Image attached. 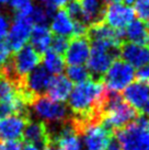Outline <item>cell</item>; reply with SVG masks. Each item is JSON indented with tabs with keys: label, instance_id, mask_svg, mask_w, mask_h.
<instances>
[{
	"label": "cell",
	"instance_id": "obj_24",
	"mask_svg": "<svg viewBox=\"0 0 149 150\" xmlns=\"http://www.w3.org/2000/svg\"><path fill=\"white\" fill-rule=\"evenodd\" d=\"M62 8L65 9V11L67 12V14L74 20V22H82V23H84L82 8H81V4H80V1H79V0H70V1L67 2ZM84 24H86V23H84Z\"/></svg>",
	"mask_w": 149,
	"mask_h": 150
},
{
	"label": "cell",
	"instance_id": "obj_6",
	"mask_svg": "<svg viewBox=\"0 0 149 150\" xmlns=\"http://www.w3.org/2000/svg\"><path fill=\"white\" fill-rule=\"evenodd\" d=\"M116 138L122 150H149V129L139 126L135 121L117 130Z\"/></svg>",
	"mask_w": 149,
	"mask_h": 150
},
{
	"label": "cell",
	"instance_id": "obj_8",
	"mask_svg": "<svg viewBox=\"0 0 149 150\" xmlns=\"http://www.w3.org/2000/svg\"><path fill=\"white\" fill-rule=\"evenodd\" d=\"M33 22L30 17H16L7 34V44L13 52L21 50L29 41Z\"/></svg>",
	"mask_w": 149,
	"mask_h": 150
},
{
	"label": "cell",
	"instance_id": "obj_10",
	"mask_svg": "<svg viewBox=\"0 0 149 150\" xmlns=\"http://www.w3.org/2000/svg\"><path fill=\"white\" fill-rule=\"evenodd\" d=\"M91 44L87 35L71 36L65 52V63L71 65H84L90 54Z\"/></svg>",
	"mask_w": 149,
	"mask_h": 150
},
{
	"label": "cell",
	"instance_id": "obj_17",
	"mask_svg": "<svg viewBox=\"0 0 149 150\" xmlns=\"http://www.w3.org/2000/svg\"><path fill=\"white\" fill-rule=\"evenodd\" d=\"M82 8L83 20L89 26L94 23L103 22L106 6L102 0H79Z\"/></svg>",
	"mask_w": 149,
	"mask_h": 150
},
{
	"label": "cell",
	"instance_id": "obj_16",
	"mask_svg": "<svg viewBox=\"0 0 149 150\" xmlns=\"http://www.w3.org/2000/svg\"><path fill=\"white\" fill-rule=\"evenodd\" d=\"M124 40L139 45H149V24L134 19L124 29Z\"/></svg>",
	"mask_w": 149,
	"mask_h": 150
},
{
	"label": "cell",
	"instance_id": "obj_30",
	"mask_svg": "<svg viewBox=\"0 0 149 150\" xmlns=\"http://www.w3.org/2000/svg\"><path fill=\"white\" fill-rule=\"evenodd\" d=\"M9 25H10V21L7 18V16L0 13V40H2L7 36L9 28H10Z\"/></svg>",
	"mask_w": 149,
	"mask_h": 150
},
{
	"label": "cell",
	"instance_id": "obj_25",
	"mask_svg": "<svg viewBox=\"0 0 149 150\" xmlns=\"http://www.w3.org/2000/svg\"><path fill=\"white\" fill-rule=\"evenodd\" d=\"M133 9L139 20L149 24V0H136Z\"/></svg>",
	"mask_w": 149,
	"mask_h": 150
},
{
	"label": "cell",
	"instance_id": "obj_23",
	"mask_svg": "<svg viewBox=\"0 0 149 150\" xmlns=\"http://www.w3.org/2000/svg\"><path fill=\"white\" fill-rule=\"evenodd\" d=\"M18 94V89L6 77L0 75V101L10 100Z\"/></svg>",
	"mask_w": 149,
	"mask_h": 150
},
{
	"label": "cell",
	"instance_id": "obj_9",
	"mask_svg": "<svg viewBox=\"0 0 149 150\" xmlns=\"http://www.w3.org/2000/svg\"><path fill=\"white\" fill-rule=\"evenodd\" d=\"M135 19L134 9L126 4H112L105 8L103 22L115 30H124Z\"/></svg>",
	"mask_w": 149,
	"mask_h": 150
},
{
	"label": "cell",
	"instance_id": "obj_21",
	"mask_svg": "<svg viewBox=\"0 0 149 150\" xmlns=\"http://www.w3.org/2000/svg\"><path fill=\"white\" fill-rule=\"evenodd\" d=\"M67 78L70 80L71 82H76V83H80L83 82L87 79L90 78V74L88 71L87 67L83 65H71L68 66L66 70Z\"/></svg>",
	"mask_w": 149,
	"mask_h": 150
},
{
	"label": "cell",
	"instance_id": "obj_5",
	"mask_svg": "<svg viewBox=\"0 0 149 150\" xmlns=\"http://www.w3.org/2000/svg\"><path fill=\"white\" fill-rule=\"evenodd\" d=\"M87 38L90 41V44H95L120 50L121 44L124 41V30H115L109 26L104 22L94 23L88 26Z\"/></svg>",
	"mask_w": 149,
	"mask_h": 150
},
{
	"label": "cell",
	"instance_id": "obj_31",
	"mask_svg": "<svg viewBox=\"0 0 149 150\" xmlns=\"http://www.w3.org/2000/svg\"><path fill=\"white\" fill-rule=\"evenodd\" d=\"M136 77L138 80L149 84V64L144 66L143 68H139L138 72L136 74Z\"/></svg>",
	"mask_w": 149,
	"mask_h": 150
},
{
	"label": "cell",
	"instance_id": "obj_19",
	"mask_svg": "<svg viewBox=\"0 0 149 150\" xmlns=\"http://www.w3.org/2000/svg\"><path fill=\"white\" fill-rule=\"evenodd\" d=\"M30 38H31L32 47L38 54H44L46 50H50L53 36H52V31L47 28V25L36 24L34 28H32Z\"/></svg>",
	"mask_w": 149,
	"mask_h": 150
},
{
	"label": "cell",
	"instance_id": "obj_28",
	"mask_svg": "<svg viewBox=\"0 0 149 150\" xmlns=\"http://www.w3.org/2000/svg\"><path fill=\"white\" fill-rule=\"evenodd\" d=\"M10 55H11V50L9 48L7 42L0 40V68L8 62Z\"/></svg>",
	"mask_w": 149,
	"mask_h": 150
},
{
	"label": "cell",
	"instance_id": "obj_13",
	"mask_svg": "<svg viewBox=\"0 0 149 150\" xmlns=\"http://www.w3.org/2000/svg\"><path fill=\"white\" fill-rule=\"evenodd\" d=\"M22 139H24L26 144H31L42 150H46L50 144V135L46 124L43 121L30 120L24 127Z\"/></svg>",
	"mask_w": 149,
	"mask_h": 150
},
{
	"label": "cell",
	"instance_id": "obj_29",
	"mask_svg": "<svg viewBox=\"0 0 149 150\" xmlns=\"http://www.w3.org/2000/svg\"><path fill=\"white\" fill-rule=\"evenodd\" d=\"M22 144L20 140H6L0 142V150H21Z\"/></svg>",
	"mask_w": 149,
	"mask_h": 150
},
{
	"label": "cell",
	"instance_id": "obj_3",
	"mask_svg": "<svg viewBox=\"0 0 149 150\" xmlns=\"http://www.w3.org/2000/svg\"><path fill=\"white\" fill-rule=\"evenodd\" d=\"M135 77L136 74L134 67L124 62L123 59L116 58L103 76L102 83L108 90L121 92L129 83H132Z\"/></svg>",
	"mask_w": 149,
	"mask_h": 150
},
{
	"label": "cell",
	"instance_id": "obj_33",
	"mask_svg": "<svg viewBox=\"0 0 149 150\" xmlns=\"http://www.w3.org/2000/svg\"><path fill=\"white\" fill-rule=\"evenodd\" d=\"M139 112H140L143 115H146V116L149 117V99L145 102V104L143 105V108H140Z\"/></svg>",
	"mask_w": 149,
	"mask_h": 150
},
{
	"label": "cell",
	"instance_id": "obj_27",
	"mask_svg": "<svg viewBox=\"0 0 149 150\" xmlns=\"http://www.w3.org/2000/svg\"><path fill=\"white\" fill-rule=\"evenodd\" d=\"M68 43L69 40L67 38V36H62V35H56L55 38H52L50 42V50H54L55 53H57L59 55H64L66 52L67 47H68Z\"/></svg>",
	"mask_w": 149,
	"mask_h": 150
},
{
	"label": "cell",
	"instance_id": "obj_35",
	"mask_svg": "<svg viewBox=\"0 0 149 150\" xmlns=\"http://www.w3.org/2000/svg\"><path fill=\"white\" fill-rule=\"evenodd\" d=\"M102 1L104 2L105 6H106V4L109 6V4H117V2H121L122 0H102Z\"/></svg>",
	"mask_w": 149,
	"mask_h": 150
},
{
	"label": "cell",
	"instance_id": "obj_14",
	"mask_svg": "<svg viewBox=\"0 0 149 150\" xmlns=\"http://www.w3.org/2000/svg\"><path fill=\"white\" fill-rule=\"evenodd\" d=\"M122 96L126 102L138 112L149 99V84L140 80L133 81L125 88L124 93Z\"/></svg>",
	"mask_w": 149,
	"mask_h": 150
},
{
	"label": "cell",
	"instance_id": "obj_18",
	"mask_svg": "<svg viewBox=\"0 0 149 150\" xmlns=\"http://www.w3.org/2000/svg\"><path fill=\"white\" fill-rule=\"evenodd\" d=\"M50 22V31L56 35L62 36H72L74 30V22L65 9L62 8L54 13Z\"/></svg>",
	"mask_w": 149,
	"mask_h": 150
},
{
	"label": "cell",
	"instance_id": "obj_7",
	"mask_svg": "<svg viewBox=\"0 0 149 150\" xmlns=\"http://www.w3.org/2000/svg\"><path fill=\"white\" fill-rule=\"evenodd\" d=\"M114 133L108 128L102 122L86 126L80 134V138L87 150H103Z\"/></svg>",
	"mask_w": 149,
	"mask_h": 150
},
{
	"label": "cell",
	"instance_id": "obj_1",
	"mask_svg": "<svg viewBox=\"0 0 149 150\" xmlns=\"http://www.w3.org/2000/svg\"><path fill=\"white\" fill-rule=\"evenodd\" d=\"M102 123L115 134L136 120L138 112L126 102L120 92L111 91L105 88L101 102Z\"/></svg>",
	"mask_w": 149,
	"mask_h": 150
},
{
	"label": "cell",
	"instance_id": "obj_11",
	"mask_svg": "<svg viewBox=\"0 0 149 150\" xmlns=\"http://www.w3.org/2000/svg\"><path fill=\"white\" fill-rule=\"evenodd\" d=\"M118 56L134 68H143L149 64V45H139L132 42H123Z\"/></svg>",
	"mask_w": 149,
	"mask_h": 150
},
{
	"label": "cell",
	"instance_id": "obj_36",
	"mask_svg": "<svg viewBox=\"0 0 149 150\" xmlns=\"http://www.w3.org/2000/svg\"><path fill=\"white\" fill-rule=\"evenodd\" d=\"M7 2H9V0H0V4H7Z\"/></svg>",
	"mask_w": 149,
	"mask_h": 150
},
{
	"label": "cell",
	"instance_id": "obj_22",
	"mask_svg": "<svg viewBox=\"0 0 149 150\" xmlns=\"http://www.w3.org/2000/svg\"><path fill=\"white\" fill-rule=\"evenodd\" d=\"M10 7L14 12V17H29L32 10V0H9Z\"/></svg>",
	"mask_w": 149,
	"mask_h": 150
},
{
	"label": "cell",
	"instance_id": "obj_12",
	"mask_svg": "<svg viewBox=\"0 0 149 150\" xmlns=\"http://www.w3.org/2000/svg\"><path fill=\"white\" fill-rule=\"evenodd\" d=\"M31 118L22 115H9L0 118V140H20L25 125Z\"/></svg>",
	"mask_w": 149,
	"mask_h": 150
},
{
	"label": "cell",
	"instance_id": "obj_2",
	"mask_svg": "<svg viewBox=\"0 0 149 150\" xmlns=\"http://www.w3.org/2000/svg\"><path fill=\"white\" fill-rule=\"evenodd\" d=\"M30 108L33 110L36 116L42 118L46 125L62 123L71 116L68 106L62 102L52 100L45 94L35 98Z\"/></svg>",
	"mask_w": 149,
	"mask_h": 150
},
{
	"label": "cell",
	"instance_id": "obj_34",
	"mask_svg": "<svg viewBox=\"0 0 149 150\" xmlns=\"http://www.w3.org/2000/svg\"><path fill=\"white\" fill-rule=\"evenodd\" d=\"M21 150H42V149L37 148V147L34 146V145H31V144H25L24 146L21 148Z\"/></svg>",
	"mask_w": 149,
	"mask_h": 150
},
{
	"label": "cell",
	"instance_id": "obj_4",
	"mask_svg": "<svg viewBox=\"0 0 149 150\" xmlns=\"http://www.w3.org/2000/svg\"><path fill=\"white\" fill-rule=\"evenodd\" d=\"M117 56H118L117 50H111L103 46L92 44L90 54L86 63L87 69L90 74V78L101 81L112 63L117 58Z\"/></svg>",
	"mask_w": 149,
	"mask_h": 150
},
{
	"label": "cell",
	"instance_id": "obj_32",
	"mask_svg": "<svg viewBox=\"0 0 149 150\" xmlns=\"http://www.w3.org/2000/svg\"><path fill=\"white\" fill-rule=\"evenodd\" d=\"M103 150H122L121 144H120V142H118V139L115 137V135L111 138V140L109 142L108 146L105 147Z\"/></svg>",
	"mask_w": 149,
	"mask_h": 150
},
{
	"label": "cell",
	"instance_id": "obj_15",
	"mask_svg": "<svg viewBox=\"0 0 149 150\" xmlns=\"http://www.w3.org/2000/svg\"><path fill=\"white\" fill-rule=\"evenodd\" d=\"M72 90V82L67 78V76L56 75L50 79L48 88L46 90V96L57 102H64L68 99Z\"/></svg>",
	"mask_w": 149,
	"mask_h": 150
},
{
	"label": "cell",
	"instance_id": "obj_20",
	"mask_svg": "<svg viewBox=\"0 0 149 150\" xmlns=\"http://www.w3.org/2000/svg\"><path fill=\"white\" fill-rule=\"evenodd\" d=\"M43 63H44L46 70L53 75L62 74L65 68V59L62 58V55L55 53L52 50H47L44 53Z\"/></svg>",
	"mask_w": 149,
	"mask_h": 150
},
{
	"label": "cell",
	"instance_id": "obj_26",
	"mask_svg": "<svg viewBox=\"0 0 149 150\" xmlns=\"http://www.w3.org/2000/svg\"><path fill=\"white\" fill-rule=\"evenodd\" d=\"M29 17L32 20L33 23H35V24H41V25L47 24V22H48V20H50V18L48 16V13L46 12V10L42 7L41 4L33 7V10H32V12H31V14H30Z\"/></svg>",
	"mask_w": 149,
	"mask_h": 150
}]
</instances>
